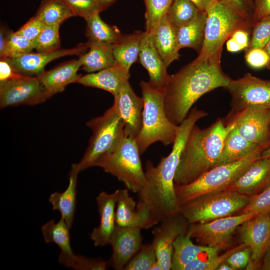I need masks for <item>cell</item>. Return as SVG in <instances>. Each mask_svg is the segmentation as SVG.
I'll list each match as a JSON object with an SVG mask.
<instances>
[{
	"instance_id": "1",
	"label": "cell",
	"mask_w": 270,
	"mask_h": 270,
	"mask_svg": "<svg viewBox=\"0 0 270 270\" xmlns=\"http://www.w3.org/2000/svg\"><path fill=\"white\" fill-rule=\"evenodd\" d=\"M208 114L194 108L178 125L172 150L156 166L148 160L145 166L146 184L137 193L136 206L148 210L154 222L180 212L181 205L176 194L174 176L189 134L196 122Z\"/></svg>"
},
{
	"instance_id": "2",
	"label": "cell",
	"mask_w": 270,
	"mask_h": 270,
	"mask_svg": "<svg viewBox=\"0 0 270 270\" xmlns=\"http://www.w3.org/2000/svg\"><path fill=\"white\" fill-rule=\"evenodd\" d=\"M223 48L202 61L194 60L170 75L164 88V108L169 120L178 126L194 104L203 95L226 88L232 78L222 70Z\"/></svg>"
},
{
	"instance_id": "3",
	"label": "cell",
	"mask_w": 270,
	"mask_h": 270,
	"mask_svg": "<svg viewBox=\"0 0 270 270\" xmlns=\"http://www.w3.org/2000/svg\"><path fill=\"white\" fill-rule=\"evenodd\" d=\"M234 126L220 118L204 128L195 124L191 130L176 170L174 184H186L216 166L224 139Z\"/></svg>"
},
{
	"instance_id": "4",
	"label": "cell",
	"mask_w": 270,
	"mask_h": 270,
	"mask_svg": "<svg viewBox=\"0 0 270 270\" xmlns=\"http://www.w3.org/2000/svg\"><path fill=\"white\" fill-rule=\"evenodd\" d=\"M144 101L142 126L136 140L140 153L150 146L160 142L164 146L173 144L178 126L168 118L164 108V88H156L149 82H140Z\"/></svg>"
},
{
	"instance_id": "5",
	"label": "cell",
	"mask_w": 270,
	"mask_h": 270,
	"mask_svg": "<svg viewBox=\"0 0 270 270\" xmlns=\"http://www.w3.org/2000/svg\"><path fill=\"white\" fill-rule=\"evenodd\" d=\"M263 150H258L236 162L216 166L186 184H174L176 196L181 205L202 196L227 188L240 177Z\"/></svg>"
},
{
	"instance_id": "6",
	"label": "cell",
	"mask_w": 270,
	"mask_h": 270,
	"mask_svg": "<svg viewBox=\"0 0 270 270\" xmlns=\"http://www.w3.org/2000/svg\"><path fill=\"white\" fill-rule=\"evenodd\" d=\"M136 138L124 136L110 151L102 156L94 166L116 177L126 188L138 193L146 184V177Z\"/></svg>"
},
{
	"instance_id": "7",
	"label": "cell",
	"mask_w": 270,
	"mask_h": 270,
	"mask_svg": "<svg viewBox=\"0 0 270 270\" xmlns=\"http://www.w3.org/2000/svg\"><path fill=\"white\" fill-rule=\"evenodd\" d=\"M205 36L202 48L194 59L202 61L223 48L236 30L252 32V20L241 15L220 0H213L206 11Z\"/></svg>"
},
{
	"instance_id": "8",
	"label": "cell",
	"mask_w": 270,
	"mask_h": 270,
	"mask_svg": "<svg viewBox=\"0 0 270 270\" xmlns=\"http://www.w3.org/2000/svg\"><path fill=\"white\" fill-rule=\"evenodd\" d=\"M250 197L226 188L184 204L180 212L190 224L205 223L240 212L248 204Z\"/></svg>"
},
{
	"instance_id": "9",
	"label": "cell",
	"mask_w": 270,
	"mask_h": 270,
	"mask_svg": "<svg viewBox=\"0 0 270 270\" xmlns=\"http://www.w3.org/2000/svg\"><path fill=\"white\" fill-rule=\"evenodd\" d=\"M86 124L92 134L83 157L77 163L80 172L94 166L125 136L124 122L114 104L103 115L90 120Z\"/></svg>"
},
{
	"instance_id": "10",
	"label": "cell",
	"mask_w": 270,
	"mask_h": 270,
	"mask_svg": "<svg viewBox=\"0 0 270 270\" xmlns=\"http://www.w3.org/2000/svg\"><path fill=\"white\" fill-rule=\"evenodd\" d=\"M225 89L231 98L228 116L248 108H270V79L258 78L248 72L232 79Z\"/></svg>"
},
{
	"instance_id": "11",
	"label": "cell",
	"mask_w": 270,
	"mask_h": 270,
	"mask_svg": "<svg viewBox=\"0 0 270 270\" xmlns=\"http://www.w3.org/2000/svg\"><path fill=\"white\" fill-rule=\"evenodd\" d=\"M258 214L246 212L205 222L190 224L186 234L202 245L222 248L230 242L236 229Z\"/></svg>"
},
{
	"instance_id": "12",
	"label": "cell",
	"mask_w": 270,
	"mask_h": 270,
	"mask_svg": "<svg viewBox=\"0 0 270 270\" xmlns=\"http://www.w3.org/2000/svg\"><path fill=\"white\" fill-rule=\"evenodd\" d=\"M50 98L38 77L20 74L0 82L2 108L22 104L35 105Z\"/></svg>"
},
{
	"instance_id": "13",
	"label": "cell",
	"mask_w": 270,
	"mask_h": 270,
	"mask_svg": "<svg viewBox=\"0 0 270 270\" xmlns=\"http://www.w3.org/2000/svg\"><path fill=\"white\" fill-rule=\"evenodd\" d=\"M224 118L248 141L265 149L270 146V108H248Z\"/></svg>"
},
{
	"instance_id": "14",
	"label": "cell",
	"mask_w": 270,
	"mask_h": 270,
	"mask_svg": "<svg viewBox=\"0 0 270 270\" xmlns=\"http://www.w3.org/2000/svg\"><path fill=\"white\" fill-rule=\"evenodd\" d=\"M240 228L241 240L252 252L250 261L245 269H257L270 247V213L258 214L244 222Z\"/></svg>"
},
{
	"instance_id": "15",
	"label": "cell",
	"mask_w": 270,
	"mask_h": 270,
	"mask_svg": "<svg viewBox=\"0 0 270 270\" xmlns=\"http://www.w3.org/2000/svg\"><path fill=\"white\" fill-rule=\"evenodd\" d=\"M152 230V244L162 270H171L173 244L180 234H186L190 224L181 212L160 222Z\"/></svg>"
},
{
	"instance_id": "16",
	"label": "cell",
	"mask_w": 270,
	"mask_h": 270,
	"mask_svg": "<svg viewBox=\"0 0 270 270\" xmlns=\"http://www.w3.org/2000/svg\"><path fill=\"white\" fill-rule=\"evenodd\" d=\"M88 48L87 42L70 48H60L46 52H30L16 58H4L6 59L16 73L37 77L45 72V66L52 61L64 56H81Z\"/></svg>"
},
{
	"instance_id": "17",
	"label": "cell",
	"mask_w": 270,
	"mask_h": 270,
	"mask_svg": "<svg viewBox=\"0 0 270 270\" xmlns=\"http://www.w3.org/2000/svg\"><path fill=\"white\" fill-rule=\"evenodd\" d=\"M141 230L116 224L110 242L112 253L108 260L109 266L116 270L124 269L142 244Z\"/></svg>"
},
{
	"instance_id": "18",
	"label": "cell",
	"mask_w": 270,
	"mask_h": 270,
	"mask_svg": "<svg viewBox=\"0 0 270 270\" xmlns=\"http://www.w3.org/2000/svg\"><path fill=\"white\" fill-rule=\"evenodd\" d=\"M113 104L124 124L126 136L136 138L142 126L144 101L134 91L128 82L114 96Z\"/></svg>"
},
{
	"instance_id": "19",
	"label": "cell",
	"mask_w": 270,
	"mask_h": 270,
	"mask_svg": "<svg viewBox=\"0 0 270 270\" xmlns=\"http://www.w3.org/2000/svg\"><path fill=\"white\" fill-rule=\"evenodd\" d=\"M118 190L112 193L100 192L96 198L100 222L98 227L90 234V238L96 246H102L110 244L114 230L116 207Z\"/></svg>"
},
{
	"instance_id": "20",
	"label": "cell",
	"mask_w": 270,
	"mask_h": 270,
	"mask_svg": "<svg viewBox=\"0 0 270 270\" xmlns=\"http://www.w3.org/2000/svg\"><path fill=\"white\" fill-rule=\"evenodd\" d=\"M140 62L147 70L149 82L156 88H164L170 75L152 40L150 31L143 32L138 56Z\"/></svg>"
},
{
	"instance_id": "21",
	"label": "cell",
	"mask_w": 270,
	"mask_h": 270,
	"mask_svg": "<svg viewBox=\"0 0 270 270\" xmlns=\"http://www.w3.org/2000/svg\"><path fill=\"white\" fill-rule=\"evenodd\" d=\"M127 189L118 190L116 207V224L125 226L148 229L156 224L149 212L138 208Z\"/></svg>"
},
{
	"instance_id": "22",
	"label": "cell",
	"mask_w": 270,
	"mask_h": 270,
	"mask_svg": "<svg viewBox=\"0 0 270 270\" xmlns=\"http://www.w3.org/2000/svg\"><path fill=\"white\" fill-rule=\"evenodd\" d=\"M270 182V156L254 161L227 188L248 196L260 192Z\"/></svg>"
},
{
	"instance_id": "23",
	"label": "cell",
	"mask_w": 270,
	"mask_h": 270,
	"mask_svg": "<svg viewBox=\"0 0 270 270\" xmlns=\"http://www.w3.org/2000/svg\"><path fill=\"white\" fill-rule=\"evenodd\" d=\"M130 77V71L116 62L112 66L81 76L77 83L104 90L114 96Z\"/></svg>"
},
{
	"instance_id": "24",
	"label": "cell",
	"mask_w": 270,
	"mask_h": 270,
	"mask_svg": "<svg viewBox=\"0 0 270 270\" xmlns=\"http://www.w3.org/2000/svg\"><path fill=\"white\" fill-rule=\"evenodd\" d=\"M82 66L80 60H72L37 76L50 98L62 92L69 84L78 82L82 76L78 74Z\"/></svg>"
},
{
	"instance_id": "25",
	"label": "cell",
	"mask_w": 270,
	"mask_h": 270,
	"mask_svg": "<svg viewBox=\"0 0 270 270\" xmlns=\"http://www.w3.org/2000/svg\"><path fill=\"white\" fill-rule=\"evenodd\" d=\"M154 44L166 66L180 58L177 38V28L167 19L166 15L150 30Z\"/></svg>"
},
{
	"instance_id": "26",
	"label": "cell",
	"mask_w": 270,
	"mask_h": 270,
	"mask_svg": "<svg viewBox=\"0 0 270 270\" xmlns=\"http://www.w3.org/2000/svg\"><path fill=\"white\" fill-rule=\"evenodd\" d=\"M221 248L204 245H196L186 233L180 235L173 244L171 270H183L190 262L200 258L218 255Z\"/></svg>"
},
{
	"instance_id": "27",
	"label": "cell",
	"mask_w": 270,
	"mask_h": 270,
	"mask_svg": "<svg viewBox=\"0 0 270 270\" xmlns=\"http://www.w3.org/2000/svg\"><path fill=\"white\" fill-rule=\"evenodd\" d=\"M70 230L62 218L58 222L50 220L42 227L44 242L47 244L54 243L58 246L60 250L58 262L67 268L69 267L76 256L71 247Z\"/></svg>"
},
{
	"instance_id": "28",
	"label": "cell",
	"mask_w": 270,
	"mask_h": 270,
	"mask_svg": "<svg viewBox=\"0 0 270 270\" xmlns=\"http://www.w3.org/2000/svg\"><path fill=\"white\" fill-rule=\"evenodd\" d=\"M80 172L77 164H73L69 172V182L66 190L62 192H56L52 194L48 198L52 210L60 212L61 218L70 228L74 218L78 176Z\"/></svg>"
},
{
	"instance_id": "29",
	"label": "cell",
	"mask_w": 270,
	"mask_h": 270,
	"mask_svg": "<svg viewBox=\"0 0 270 270\" xmlns=\"http://www.w3.org/2000/svg\"><path fill=\"white\" fill-rule=\"evenodd\" d=\"M264 150V148L242 136L234 124L224 139L220 155L215 166L240 160L258 150Z\"/></svg>"
},
{
	"instance_id": "30",
	"label": "cell",
	"mask_w": 270,
	"mask_h": 270,
	"mask_svg": "<svg viewBox=\"0 0 270 270\" xmlns=\"http://www.w3.org/2000/svg\"><path fill=\"white\" fill-rule=\"evenodd\" d=\"M206 13L200 11L190 22L177 28V38L180 50L188 48L198 53L201 50L204 40Z\"/></svg>"
},
{
	"instance_id": "31",
	"label": "cell",
	"mask_w": 270,
	"mask_h": 270,
	"mask_svg": "<svg viewBox=\"0 0 270 270\" xmlns=\"http://www.w3.org/2000/svg\"><path fill=\"white\" fill-rule=\"evenodd\" d=\"M88 43V51L79 58L82 66L86 72H96L116 64L112 45L99 42Z\"/></svg>"
},
{
	"instance_id": "32",
	"label": "cell",
	"mask_w": 270,
	"mask_h": 270,
	"mask_svg": "<svg viewBox=\"0 0 270 270\" xmlns=\"http://www.w3.org/2000/svg\"><path fill=\"white\" fill-rule=\"evenodd\" d=\"M143 32L136 30L122 34L119 40L112 45L113 54L117 62L130 71L132 64L138 58Z\"/></svg>"
},
{
	"instance_id": "33",
	"label": "cell",
	"mask_w": 270,
	"mask_h": 270,
	"mask_svg": "<svg viewBox=\"0 0 270 270\" xmlns=\"http://www.w3.org/2000/svg\"><path fill=\"white\" fill-rule=\"evenodd\" d=\"M99 14L96 13L85 19L88 42L114 45L119 40L122 34L117 26L104 22Z\"/></svg>"
},
{
	"instance_id": "34",
	"label": "cell",
	"mask_w": 270,
	"mask_h": 270,
	"mask_svg": "<svg viewBox=\"0 0 270 270\" xmlns=\"http://www.w3.org/2000/svg\"><path fill=\"white\" fill-rule=\"evenodd\" d=\"M46 25L60 24L74 16L63 0H42L35 14Z\"/></svg>"
},
{
	"instance_id": "35",
	"label": "cell",
	"mask_w": 270,
	"mask_h": 270,
	"mask_svg": "<svg viewBox=\"0 0 270 270\" xmlns=\"http://www.w3.org/2000/svg\"><path fill=\"white\" fill-rule=\"evenodd\" d=\"M200 11L190 0H173L166 16L178 28L192 22Z\"/></svg>"
},
{
	"instance_id": "36",
	"label": "cell",
	"mask_w": 270,
	"mask_h": 270,
	"mask_svg": "<svg viewBox=\"0 0 270 270\" xmlns=\"http://www.w3.org/2000/svg\"><path fill=\"white\" fill-rule=\"evenodd\" d=\"M32 41L24 36L10 31L3 50L0 52V58H16L32 52Z\"/></svg>"
},
{
	"instance_id": "37",
	"label": "cell",
	"mask_w": 270,
	"mask_h": 270,
	"mask_svg": "<svg viewBox=\"0 0 270 270\" xmlns=\"http://www.w3.org/2000/svg\"><path fill=\"white\" fill-rule=\"evenodd\" d=\"M60 26L46 25L33 42L36 52H46L60 49Z\"/></svg>"
},
{
	"instance_id": "38",
	"label": "cell",
	"mask_w": 270,
	"mask_h": 270,
	"mask_svg": "<svg viewBox=\"0 0 270 270\" xmlns=\"http://www.w3.org/2000/svg\"><path fill=\"white\" fill-rule=\"evenodd\" d=\"M157 260L154 248L152 243L142 244L138 252L126 264L125 270H150Z\"/></svg>"
},
{
	"instance_id": "39",
	"label": "cell",
	"mask_w": 270,
	"mask_h": 270,
	"mask_svg": "<svg viewBox=\"0 0 270 270\" xmlns=\"http://www.w3.org/2000/svg\"><path fill=\"white\" fill-rule=\"evenodd\" d=\"M246 246L242 244L235 248L228 250L224 254L220 256L216 255L208 258H196L187 264L183 270H214L230 256L232 253L246 247Z\"/></svg>"
},
{
	"instance_id": "40",
	"label": "cell",
	"mask_w": 270,
	"mask_h": 270,
	"mask_svg": "<svg viewBox=\"0 0 270 270\" xmlns=\"http://www.w3.org/2000/svg\"><path fill=\"white\" fill-rule=\"evenodd\" d=\"M146 6L144 14L146 30H150L164 16L173 0H144Z\"/></svg>"
},
{
	"instance_id": "41",
	"label": "cell",
	"mask_w": 270,
	"mask_h": 270,
	"mask_svg": "<svg viewBox=\"0 0 270 270\" xmlns=\"http://www.w3.org/2000/svg\"><path fill=\"white\" fill-rule=\"evenodd\" d=\"M252 36L247 48H264L270 38V16H264L252 25Z\"/></svg>"
},
{
	"instance_id": "42",
	"label": "cell",
	"mask_w": 270,
	"mask_h": 270,
	"mask_svg": "<svg viewBox=\"0 0 270 270\" xmlns=\"http://www.w3.org/2000/svg\"><path fill=\"white\" fill-rule=\"evenodd\" d=\"M240 212L256 214L270 213V182L260 192L252 196L248 204Z\"/></svg>"
},
{
	"instance_id": "43",
	"label": "cell",
	"mask_w": 270,
	"mask_h": 270,
	"mask_svg": "<svg viewBox=\"0 0 270 270\" xmlns=\"http://www.w3.org/2000/svg\"><path fill=\"white\" fill-rule=\"evenodd\" d=\"M70 8L74 16L84 20L103 11L100 0H63Z\"/></svg>"
},
{
	"instance_id": "44",
	"label": "cell",
	"mask_w": 270,
	"mask_h": 270,
	"mask_svg": "<svg viewBox=\"0 0 270 270\" xmlns=\"http://www.w3.org/2000/svg\"><path fill=\"white\" fill-rule=\"evenodd\" d=\"M46 26L40 18L34 15L15 32L34 42Z\"/></svg>"
},
{
	"instance_id": "45",
	"label": "cell",
	"mask_w": 270,
	"mask_h": 270,
	"mask_svg": "<svg viewBox=\"0 0 270 270\" xmlns=\"http://www.w3.org/2000/svg\"><path fill=\"white\" fill-rule=\"evenodd\" d=\"M244 58L248 66L253 68L266 67L269 57L264 48H253L244 50Z\"/></svg>"
},
{
	"instance_id": "46",
	"label": "cell",
	"mask_w": 270,
	"mask_h": 270,
	"mask_svg": "<svg viewBox=\"0 0 270 270\" xmlns=\"http://www.w3.org/2000/svg\"><path fill=\"white\" fill-rule=\"evenodd\" d=\"M251 255L250 248L246 246L232 253L226 261L234 270L245 269L250 261Z\"/></svg>"
},
{
	"instance_id": "47",
	"label": "cell",
	"mask_w": 270,
	"mask_h": 270,
	"mask_svg": "<svg viewBox=\"0 0 270 270\" xmlns=\"http://www.w3.org/2000/svg\"><path fill=\"white\" fill-rule=\"evenodd\" d=\"M254 8L252 16V24L260 18L270 16V0H254Z\"/></svg>"
},
{
	"instance_id": "48",
	"label": "cell",
	"mask_w": 270,
	"mask_h": 270,
	"mask_svg": "<svg viewBox=\"0 0 270 270\" xmlns=\"http://www.w3.org/2000/svg\"><path fill=\"white\" fill-rule=\"evenodd\" d=\"M220 0L241 15L252 20V12L248 5L245 0Z\"/></svg>"
},
{
	"instance_id": "49",
	"label": "cell",
	"mask_w": 270,
	"mask_h": 270,
	"mask_svg": "<svg viewBox=\"0 0 270 270\" xmlns=\"http://www.w3.org/2000/svg\"><path fill=\"white\" fill-rule=\"evenodd\" d=\"M20 74L14 71L12 65L6 58H0V82L10 80Z\"/></svg>"
},
{
	"instance_id": "50",
	"label": "cell",
	"mask_w": 270,
	"mask_h": 270,
	"mask_svg": "<svg viewBox=\"0 0 270 270\" xmlns=\"http://www.w3.org/2000/svg\"><path fill=\"white\" fill-rule=\"evenodd\" d=\"M250 32L245 29L240 28L236 30L230 37L232 38L241 47L242 50H244L248 46L250 38L249 35Z\"/></svg>"
},
{
	"instance_id": "51",
	"label": "cell",
	"mask_w": 270,
	"mask_h": 270,
	"mask_svg": "<svg viewBox=\"0 0 270 270\" xmlns=\"http://www.w3.org/2000/svg\"><path fill=\"white\" fill-rule=\"evenodd\" d=\"M226 48L231 52H236L242 50L240 45L231 38L226 41Z\"/></svg>"
},
{
	"instance_id": "52",
	"label": "cell",
	"mask_w": 270,
	"mask_h": 270,
	"mask_svg": "<svg viewBox=\"0 0 270 270\" xmlns=\"http://www.w3.org/2000/svg\"><path fill=\"white\" fill-rule=\"evenodd\" d=\"M200 11L206 12L210 4L213 0H190Z\"/></svg>"
},
{
	"instance_id": "53",
	"label": "cell",
	"mask_w": 270,
	"mask_h": 270,
	"mask_svg": "<svg viewBox=\"0 0 270 270\" xmlns=\"http://www.w3.org/2000/svg\"><path fill=\"white\" fill-rule=\"evenodd\" d=\"M260 268L261 270H270V247L266 251L264 256Z\"/></svg>"
},
{
	"instance_id": "54",
	"label": "cell",
	"mask_w": 270,
	"mask_h": 270,
	"mask_svg": "<svg viewBox=\"0 0 270 270\" xmlns=\"http://www.w3.org/2000/svg\"><path fill=\"white\" fill-rule=\"evenodd\" d=\"M116 0H100L102 10H106L111 6Z\"/></svg>"
},
{
	"instance_id": "55",
	"label": "cell",
	"mask_w": 270,
	"mask_h": 270,
	"mask_svg": "<svg viewBox=\"0 0 270 270\" xmlns=\"http://www.w3.org/2000/svg\"><path fill=\"white\" fill-rule=\"evenodd\" d=\"M218 270H234L226 261L223 262L217 268Z\"/></svg>"
},
{
	"instance_id": "56",
	"label": "cell",
	"mask_w": 270,
	"mask_h": 270,
	"mask_svg": "<svg viewBox=\"0 0 270 270\" xmlns=\"http://www.w3.org/2000/svg\"><path fill=\"white\" fill-rule=\"evenodd\" d=\"M264 48L267 52L269 57V61L266 67L270 71V38Z\"/></svg>"
},
{
	"instance_id": "57",
	"label": "cell",
	"mask_w": 270,
	"mask_h": 270,
	"mask_svg": "<svg viewBox=\"0 0 270 270\" xmlns=\"http://www.w3.org/2000/svg\"><path fill=\"white\" fill-rule=\"evenodd\" d=\"M270 156V146L263 150L261 153V158H266Z\"/></svg>"
},
{
	"instance_id": "58",
	"label": "cell",
	"mask_w": 270,
	"mask_h": 270,
	"mask_svg": "<svg viewBox=\"0 0 270 270\" xmlns=\"http://www.w3.org/2000/svg\"><path fill=\"white\" fill-rule=\"evenodd\" d=\"M150 270H162V268L160 263L156 260L153 264Z\"/></svg>"
},
{
	"instance_id": "59",
	"label": "cell",
	"mask_w": 270,
	"mask_h": 270,
	"mask_svg": "<svg viewBox=\"0 0 270 270\" xmlns=\"http://www.w3.org/2000/svg\"><path fill=\"white\" fill-rule=\"evenodd\" d=\"M248 5L253 12L254 8V0H245Z\"/></svg>"
}]
</instances>
